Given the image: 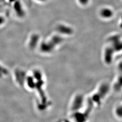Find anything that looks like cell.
Segmentation results:
<instances>
[{
    "instance_id": "1",
    "label": "cell",
    "mask_w": 122,
    "mask_h": 122,
    "mask_svg": "<svg viewBox=\"0 0 122 122\" xmlns=\"http://www.w3.org/2000/svg\"><path fill=\"white\" fill-rule=\"evenodd\" d=\"M109 90V86L107 84H102L98 91L94 94L91 98H89L87 100L86 109L83 113L79 114L76 113L74 115V118L78 122L85 121L89 116L94 105L99 106L100 104L101 101L107 94Z\"/></svg>"
},
{
    "instance_id": "2",
    "label": "cell",
    "mask_w": 122,
    "mask_h": 122,
    "mask_svg": "<svg viewBox=\"0 0 122 122\" xmlns=\"http://www.w3.org/2000/svg\"><path fill=\"white\" fill-rule=\"evenodd\" d=\"M109 45L106 47L105 52V60L109 64L112 61L113 56L115 53L122 50V41L120 36L116 35L110 37L109 39Z\"/></svg>"
},
{
    "instance_id": "3",
    "label": "cell",
    "mask_w": 122,
    "mask_h": 122,
    "mask_svg": "<svg viewBox=\"0 0 122 122\" xmlns=\"http://www.w3.org/2000/svg\"><path fill=\"white\" fill-rule=\"evenodd\" d=\"M83 103V97L81 95H78L74 99L72 105V110L75 113L82 107Z\"/></svg>"
},
{
    "instance_id": "4",
    "label": "cell",
    "mask_w": 122,
    "mask_h": 122,
    "mask_svg": "<svg viewBox=\"0 0 122 122\" xmlns=\"http://www.w3.org/2000/svg\"><path fill=\"white\" fill-rule=\"evenodd\" d=\"M118 76L117 81L114 85V89L117 91H119L122 89V61L118 66Z\"/></svg>"
},
{
    "instance_id": "5",
    "label": "cell",
    "mask_w": 122,
    "mask_h": 122,
    "mask_svg": "<svg viewBox=\"0 0 122 122\" xmlns=\"http://www.w3.org/2000/svg\"><path fill=\"white\" fill-rule=\"evenodd\" d=\"M14 7L15 11H16L17 14L20 16H23L24 14V11L23 9L22 6H21L20 3L17 0L14 5Z\"/></svg>"
},
{
    "instance_id": "6",
    "label": "cell",
    "mask_w": 122,
    "mask_h": 122,
    "mask_svg": "<svg viewBox=\"0 0 122 122\" xmlns=\"http://www.w3.org/2000/svg\"><path fill=\"white\" fill-rule=\"evenodd\" d=\"M101 16L105 18H110L113 15V12L109 8H104L100 12Z\"/></svg>"
},
{
    "instance_id": "7",
    "label": "cell",
    "mask_w": 122,
    "mask_h": 122,
    "mask_svg": "<svg viewBox=\"0 0 122 122\" xmlns=\"http://www.w3.org/2000/svg\"><path fill=\"white\" fill-rule=\"evenodd\" d=\"M58 29L63 33H65L67 34H71L73 32L72 29L71 28L63 25L59 26L58 27Z\"/></svg>"
},
{
    "instance_id": "8",
    "label": "cell",
    "mask_w": 122,
    "mask_h": 122,
    "mask_svg": "<svg viewBox=\"0 0 122 122\" xmlns=\"http://www.w3.org/2000/svg\"><path fill=\"white\" fill-rule=\"evenodd\" d=\"M116 112L118 116L122 117V106L120 107H118L117 109Z\"/></svg>"
},
{
    "instance_id": "9",
    "label": "cell",
    "mask_w": 122,
    "mask_h": 122,
    "mask_svg": "<svg viewBox=\"0 0 122 122\" xmlns=\"http://www.w3.org/2000/svg\"><path fill=\"white\" fill-rule=\"evenodd\" d=\"M89 0H79L80 3L83 5H86L88 2Z\"/></svg>"
},
{
    "instance_id": "10",
    "label": "cell",
    "mask_w": 122,
    "mask_h": 122,
    "mask_svg": "<svg viewBox=\"0 0 122 122\" xmlns=\"http://www.w3.org/2000/svg\"><path fill=\"white\" fill-rule=\"evenodd\" d=\"M3 21V19L2 17H0V23L2 22Z\"/></svg>"
},
{
    "instance_id": "11",
    "label": "cell",
    "mask_w": 122,
    "mask_h": 122,
    "mask_svg": "<svg viewBox=\"0 0 122 122\" xmlns=\"http://www.w3.org/2000/svg\"><path fill=\"white\" fill-rule=\"evenodd\" d=\"M39 0L40 1H46L47 0Z\"/></svg>"
},
{
    "instance_id": "12",
    "label": "cell",
    "mask_w": 122,
    "mask_h": 122,
    "mask_svg": "<svg viewBox=\"0 0 122 122\" xmlns=\"http://www.w3.org/2000/svg\"><path fill=\"white\" fill-rule=\"evenodd\" d=\"M120 27L122 28V22L120 24Z\"/></svg>"
}]
</instances>
